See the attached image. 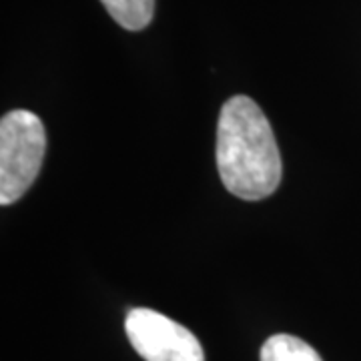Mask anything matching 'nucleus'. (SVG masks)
<instances>
[{
    "label": "nucleus",
    "instance_id": "obj_1",
    "mask_svg": "<svg viewBox=\"0 0 361 361\" xmlns=\"http://www.w3.org/2000/svg\"><path fill=\"white\" fill-rule=\"evenodd\" d=\"M217 169L225 189L259 201L277 191L283 163L265 113L245 94L223 104L217 125Z\"/></svg>",
    "mask_w": 361,
    "mask_h": 361
},
{
    "label": "nucleus",
    "instance_id": "obj_2",
    "mask_svg": "<svg viewBox=\"0 0 361 361\" xmlns=\"http://www.w3.org/2000/svg\"><path fill=\"white\" fill-rule=\"evenodd\" d=\"M47 133L39 116L16 109L0 121V203L13 205L30 189L42 167Z\"/></svg>",
    "mask_w": 361,
    "mask_h": 361
},
{
    "label": "nucleus",
    "instance_id": "obj_3",
    "mask_svg": "<svg viewBox=\"0 0 361 361\" xmlns=\"http://www.w3.org/2000/svg\"><path fill=\"white\" fill-rule=\"evenodd\" d=\"M125 331L145 361H205L199 339L180 323L147 307L127 313Z\"/></svg>",
    "mask_w": 361,
    "mask_h": 361
},
{
    "label": "nucleus",
    "instance_id": "obj_4",
    "mask_svg": "<svg viewBox=\"0 0 361 361\" xmlns=\"http://www.w3.org/2000/svg\"><path fill=\"white\" fill-rule=\"evenodd\" d=\"M261 361H323L303 339L289 334L271 336L261 348Z\"/></svg>",
    "mask_w": 361,
    "mask_h": 361
},
{
    "label": "nucleus",
    "instance_id": "obj_5",
    "mask_svg": "<svg viewBox=\"0 0 361 361\" xmlns=\"http://www.w3.org/2000/svg\"><path fill=\"white\" fill-rule=\"evenodd\" d=\"M109 14L127 30H142L153 20L155 0H101Z\"/></svg>",
    "mask_w": 361,
    "mask_h": 361
}]
</instances>
